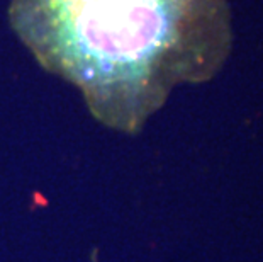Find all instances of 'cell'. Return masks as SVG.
I'll return each instance as SVG.
<instances>
[{"label": "cell", "instance_id": "1", "mask_svg": "<svg viewBox=\"0 0 263 262\" xmlns=\"http://www.w3.org/2000/svg\"><path fill=\"white\" fill-rule=\"evenodd\" d=\"M9 21L44 70L126 133L178 83L214 77L233 44L226 0H10Z\"/></svg>", "mask_w": 263, "mask_h": 262}]
</instances>
